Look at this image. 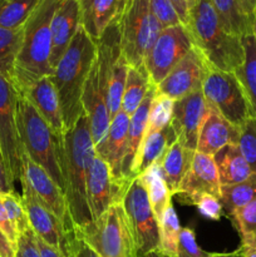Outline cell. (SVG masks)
I'll list each match as a JSON object with an SVG mask.
<instances>
[{
	"label": "cell",
	"instance_id": "6da1fadb",
	"mask_svg": "<svg viewBox=\"0 0 256 257\" xmlns=\"http://www.w3.org/2000/svg\"><path fill=\"white\" fill-rule=\"evenodd\" d=\"M58 151L64 180V196L75 227H83L92 221L87 201V175L97 156L85 113L75 124L59 136Z\"/></svg>",
	"mask_w": 256,
	"mask_h": 257
},
{
	"label": "cell",
	"instance_id": "7a4b0ae2",
	"mask_svg": "<svg viewBox=\"0 0 256 257\" xmlns=\"http://www.w3.org/2000/svg\"><path fill=\"white\" fill-rule=\"evenodd\" d=\"M97 55V44L80 25L68 49L53 70L52 82L59 97L63 123L69 130L83 114L82 94Z\"/></svg>",
	"mask_w": 256,
	"mask_h": 257
},
{
	"label": "cell",
	"instance_id": "3957f363",
	"mask_svg": "<svg viewBox=\"0 0 256 257\" xmlns=\"http://www.w3.org/2000/svg\"><path fill=\"white\" fill-rule=\"evenodd\" d=\"M60 0H42L23 27V40L14 65L12 83L18 93L37 80L50 77L53 15Z\"/></svg>",
	"mask_w": 256,
	"mask_h": 257
},
{
	"label": "cell",
	"instance_id": "277c9868",
	"mask_svg": "<svg viewBox=\"0 0 256 257\" xmlns=\"http://www.w3.org/2000/svg\"><path fill=\"white\" fill-rule=\"evenodd\" d=\"M186 28L212 69L235 72L243 63L241 38L222 27L211 0H195Z\"/></svg>",
	"mask_w": 256,
	"mask_h": 257
},
{
	"label": "cell",
	"instance_id": "5b68a950",
	"mask_svg": "<svg viewBox=\"0 0 256 257\" xmlns=\"http://www.w3.org/2000/svg\"><path fill=\"white\" fill-rule=\"evenodd\" d=\"M17 119L23 150L39 165L64 193L65 185L59 163V136L42 118L32 103L18 93Z\"/></svg>",
	"mask_w": 256,
	"mask_h": 257
},
{
	"label": "cell",
	"instance_id": "8992f818",
	"mask_svg": "<svg viewBox=\"0 0 256 257\" xmlns=\"http://www.w3.org/2000/svg\"><path fill=\"white\" fill-rule=\"evenodd\" d=\"M75 233L99 257H138L132 230L122 202L105 210Z\"/></svg>",
	"mask_w": 256,
	"mask_h": 257
},
{
	"label": "cell",
	"instance_id": "52a82bcc",
	"mask_svg": "<svg viewBox=\"0 0 256 257\" xmlns=\"http://www.w3.org/2000/svg\"><path fill=\"white\" fill-rule=\"evenodd\" d=\"M206 102L226 120L240 128L255 117L245 92L233 72L210 69L202 84Z\"/></svg>",
	"mask_w": 256,
	"mask_h": 257
},
{
	"label": "cell",
	"instance_id": "ba28073f",
	"mask_svg": "<svg viewBox=\"0 0 256 257\" xmlns=\"http://www.w3.org/2000/svg\"><path fill=\"white\" fill-rule=\"evenodd\" d=\"M122 205L132 230L138 257L157 251L160 247V225L140 176L130 181Z\"/></svg>",
	"mask_w": 256,
	"mask_h": 257
},
{
	"label": "cell",
	"instance_id": "9c48e42d",
	"mask_svg": "<svg viewBox=\"0 0 256 257\" xmlns=\"http://www.w3.org/2000/svg\"><path fill=\"white\" fill-rule=\"evenodd\" d=\"M18 92L8 78L0 75V150L10 182L22 177V153L17 119Z\"/></svg>",
	"mask_w": 256,
	"mask_h": 257
},
{
	"label": "cell",
	"instance_id": "30bf717a",
	"mask_svg": "<svg viewBox=\"0 0 256 257\" xmlns=\"http://www.w3.org/2000/svg\"><path fill=\"white\" fill-rule=\"evenodd\" d=\"M193 47L192 37L183 24L163 28L143 62L151 83L157 87Z\"/></svg>",
	"mask_w": 256,
	"mask_h": 257
},
{
	"label": "cell",
	"instance_id": "8fae6325",
	"mask_svg": "<svg viewBox=\"0 0 256 257\" xmlns=\"http://www.w3.org/2000/svg\"><path fill=\"white\" fill-rule=\"evenodd\" d=\"M148 0H131L120 18V52L130 67H141L148 52Z\"/></svg>",
	"mask_w": 256,
	"mask_h": 257
},
{
	"label": "cell",
	"instance_id": "7c38bea8",
	"mask_svg": "<svg viewBox=\"0 0 256 257\" xmlns=\"http://www.w3.org/2000/svg\"><path fill=\"white\" fill-rule=\"evenodd\" d=\"M20 182H24L29 186L35 197L59 218L68 233L74 232L75 226L70 217L64 193L53 181V178L39 165L33 162L24 151L22 153Z\"/></svg>",
	"mask_w": 256,
	"mask_h": 257
},
{
	"label": "cell",
	"instance_id": "4fadbf2b",
	"mask_svg": "<svg viewBox=\"0 0 256 257\" xmlns=\"http://www.w3.org/2000/svg\"><path fill=\"white\" fill-rule=\"evenodd\" d=\"M210 69L212 68L201 50L193 47L156 87V92L176 102L196 90L202 89L203 80Z\"/></svg>",
	"mask_w": 256,
	"mask_h": 257
},
{
	"label": "cell",
	"instance_id": "5bb4252c",
	"mask_svg": "<svg viewBox=\"0 0 256 257\" xmlns=\"http://www.w3.org/2000/svg\"><path fill=\"white\" fill-rule=\"evenodd\" d=\"M20 183L23 188V206L33 232L48 246L60 251L65 257H69L70 240L74 232L68 233L59 218L35 197L29 186L24 182Z\"/></svg>",
	"mask_w": 256,
	"mask_h": 257
},
{
	"label": "cell",
	"instance_id": "9a60e30c",
	"mask_svg": "<svg viewBox=\"0 0 256 257\" xmlns=\"http://www.w3.org/2000/svg\"><path fill=\"white\" fill-rule=\"evenodd\" d=\"M130 181H117L108 163L95 156L87 175V201L92 221L117 202H122Z\"/></svg>",
	"mask_w": 256,
	"mask_h": 257
},
{
	"label": "cell",
	"instance_id": "2e32d148",
	"mask_svg": "<svg viewBox=\"0 0 256 257\" xmlns=\"http://www.w3.org/2000/svg\"><path fill=\"white\" fill-rule=\"evenodd\" d=\"M210 112L211 107L203 97L202 89L176 100L171 124L177 136V141L183 147L196 152L198 135Z\"/></svg>",
	"mask_w": 256,
	"mask_h": 257
},
{
	"label": "cell",
	"instance_id": "e0dca14e",
	"mask_svg": "<svg viewBox=\"0 0 256 257\" xmlns=\"http://www.w3.org/2000/svg\"><path fill=\"white\" fill-rule=\"evenodd\" d=\"M83 12L79 0H60L53 15L50 67L54 70L82 25Z\"/></svg>",
	"mask_w": 256,
	"mask_h": 257
},
{
	"label": "cell",
	"instance_id": "ac0fdd59",
	"mask_svg": "<svg viewBox=\"0 0 256 257\" xmlns=\"http://www.w3.org/2000/svg\"><path fill=\"white\" fill-rule=\"evenodd\" d=\"M178 193L191 197L198 193H210L220 198L221 183L212 156L196 152L192 163L181 182Z\"/></svg>",
	"mask_w": 256,
	"mask_h": 257
},
{
	"label": "cell",
	"instance_id": "d6986e66",
	"mask_svg": "<svg viewBox=\"0 0 256 257\" xmlns=\"http://www.w3.org/2000/svg\"><path fill=\"white\" fill-rule=\"evenodd\" d=\"M19 94L32 103L33 107L50 125L55 135L62 136L64 133L65 128L63 123L62 108H60L59 97L52 82V78L44 77L37 80Z\"/></svg>",
	"mask_w": 256,
	"mask_h": 257
},
{
	"label": "cell",
	"instance_id": "ffe728a7",
	"mask_svg": "<svg viewBox=\"0 0 256 257\" xmlns=\"http://www.w3.org/2000/svg\"><path fill=\"white\" fill-rule=\"evenodd\" d=\"M128 127L130 115L120 109L110 120L105 140L95 150L97 155L108 163L113 177L117 181H124L122 178V163L127 148Z\"/></svg>",
	"mask_w": 256,
	"mask_h": 257
},
{
	"label": "cell",
	"instance_id": "44dd1931",
	"mask_svg": "<svg viewBox=\"0 0 256 257\" xmlns=\"http://www.w3.org/2000/svg\"><path fill=\"white\" fill-rule=\"evenodd\" d=\"M156 94V85L152 84L146 94L145 99L141 103L135 113L130 117V127L127 135V148L122 163V178L124 181L132 180V171L137 158L140 148L145 140L146 131L148 124V115H150L151 104Z\"/></svg>",
	"mask_w": 256,
	"mask_h": 257
},
{
	"label": "cell",
	"instance_id": "7402d4cb",
	"mask_svg": "<svg viewBox=\"0 0 256 257\" xmlns=\"http://www.w3.org/2000/svg\"><path fill=\"white\" fill-rule=\"evenodd\" d=\"M240 130L226 120L220 113L211 109L198 135L196 152L213 156L228 145H237Z\"/></svg>",
	"mask_w": 256,
	"mask_h": 257
},
{
	"label": "cell",
	"instance_id": "603a6c76",
	"mask_svg": "<svg viewBox=\"0 0 256 257\" xmlns=\"http://www.w3.org/2000/svg\"><path fill=\"white\" fill-rule=\"evenodd\" d=\"M177 141L172 124H168L160 132L146 136L140 148L132 171V180L145 173L148 168L162 160L166 151Z\"/></svg>",
	"mask_w": 256,
	"mask_h": 257
},
{
	"label": "cell",
	"instance_id": "cb8c5ba5",
	"mask_svg": "<svg viewBox=\"0 0 256 257\" xmlns=\"http://www.w3.org/2000/svg\"><path fill=\"white\" fill-rule=\"evenodd\" d=\"M212 157L217 168L221 186L240 183L247 180L253 173L237 145L226 146L216 152Z\"/></svg>",
	"mask_w": 256,
	"mask_h": 257
},
{
	"label": "cell",
	"instance_id": "d4e9b609",
	"mask_svg": "<svg viewBox=\"0 0 256 257\" xmlns=\"http://www.w3.org/2000/svg\"><path fill=\"white\" fill-rule=\"evenodd\" d=\"M124 9L125 0H92L88 10L83 14L82 25L97 42L105 28L122 17Z\"/></svg>",
	"mask_w": 256,
	"mask_h": 257
},
{
	"label": "cell",
	"instance_id": "484cf974",
	"mask_svg": "<svg viewBox=\"0 0 256 257\" xmlns=\"http://www.w3.org/2000/svg\"><path fill=\"white\" fill-rule=\"evenodd\" d=\"M195 153V151L183 147L178 141H176L166 151L162 160L160 161L163 177H165L171 195L178 193V188H180L183 177L190 170Z\"/></svg>",
	"mask_w": 256,
	"mask_h": 257
},
{
	"label": "cell",
	"instance_id": "4316f807",
	"mask_svg": "<svg viewBox=\"0 0 256 257\" xmlns=\"http://www.w3.org/2000/svg\"><path fill=\"white\" fill-rule=\"evenodd\" d=\"M140 177L142 180L143 185H145L146 190H147V195L148 198H150L151 206H152L153 213H155L156 220L160 225L166 208L171 205V197H172L170 190H168L167 183L165 181V177H163L160 162L151 166Z\"/></svg>",
	"mask_w": 256,
	"mask_h": 257
},
{
	"label": "cell",
	"instance_id": "83f0119b",
	"mask_svg": "<svg viewBox=\"0 0 256 257\" xmlns=\"http://www.w3.org/2000/svg\"><path fill=\"white\" fill-rule=\"evenodd\" d=\"M241 42L245 58L242 64L233 73L237 77L256 118V40L252 33H250L243 35Z\"/></svg>",
	"mask_w": 256,
	"mask_h": 257
},
{
	"label": "cell",
	"instance_id": "f1b7e54d",
	"mask_svg": "<svg viewBox=\"0 0 256 257\" xmlns=\"http://www.w3.org/2000/svg\"><path fill=\"white\" fill-rule=\"evenodd\" d=\"M152 85L145 65L128 68L127 80L124 85V93L122 99V110L131 115L137 110L145 99L148 89Z\"/></svg>",
	"mask_w": 256,
	"mask_h": 257
},
{
	"label": "cell",
	"instance_id": "f546056e",
	"mask_svg": "<svg viewBox=\"0 0 256 257\" xmlns=\"http://www.w3.org/2000/svg\"><path fill=\"white\" fill-rule=\"evenodd\" d=\"M211 3L228 33L240 38L252 33V19L243 14L237 0H211Z\"/></svg>",
	"mask_w": 256,
	"mask_h": 257
},
{
	"label": "cell",
	"instance_id": "4dcf8cb0",
	"mask_svg": "<svg viewBox=\"0 0 256 257\" xmlns=\"http://www.w3.org/2000/svg\"><path fill=\"white\" fill-rule=\"evenodd\" d=\"M256 198V173H252L247 180L231 186H221L220 201L222 208L228 216L241 210Z\"/></svg>",
	"mask_w": 256,
	"mask_h": 257
},
{
	"label": "cell",
	"instance_id": "1f68e13d",
	"mask_svg": "<svg viewBox=\"0 0 256 257\" xmlns=\"http://www.w3.org/2000/svg\"><path fill=\"white\" fill-rule=\"evenodd\" d=\"M42 0H0V27L20 29Z\"/></svg>",
	"mask_w": 256,
	"mask_h": 257
},
{
	"label": "cell",
	"instance_id": "d6a6232c",
	"mask_svg": "<svg viewBox=\"0 0 256 257\" xmlns=\"http://www.w3.org/2000/svg\"><path fill=\"white\" fill-rule=\"evenodd\" d=\"M23 40V28L7 29L0 27V75L12 82L14 65Z\"/></svg>",
	"mask_w": 256,
	"mask_h": 257
},
{
	"label": "cell",
	"instance_id": "836d02e7",
	"mask_svg": "<svg viewBox=\"0 0 256 257\" xmlns=\"http://www.w3.org/2000/svg\"><path fill=\"white\" fill-rule=\"evenodd\" d=\"M128 68H130V65H128L127 60L120 54L113 64L112 70H110L107 93V107L110 120L122 109V99L123 93H124L125 80H127Z\"/></svg>",
	"mask_w": 256,
	"mask_h": 257
},
{
	"label": "cell",
	"instance_id": "e575fe53",
	"mask_svg": "<svg viewBox=\"0 0 256 257\" xmlns=\"http://www.w3.org/2000/svg\"><path fill=\"white\" fill-rule=\"evenodd\" d=\"M181 225L178 216L172 203L166 208L160 223V247L158 252L162 255L177 257L178 237L181 232Z\"/></svg>",
	"mask_w": 256,
	"mask_h": 257
},
{
	"label": "cell",
	"instance_id": "d590c367",
	"mask_svg": "<svg viewBox=\"0 0 256 257\" xmlns=\"http://www.w3.org/2000/svg\"><path fill=\"white\" fill-rule=\"evenodd\" d=\"M231 218L241 236V246L256 248V198L236 211Z\"/></svg>",
	"mask_w": 256,
	"mask_h": 257
},
{
	"label": "cell",
	"instance_id": "8d00e7d4",
	"mask_svg": "<svg viewBox=\"0 0 256 257\" xmlns=\"http://www.w3.org/2000/svg\"><path fill=\"white\" fill-rule=\"evenodd\" d=\"M173 104H175V100H172L171 98L166 97L163 94H158L156 92L152 104H151L146 136L160 132V131H162L163 128L170 124L171 120H172Z\"/></svg>",
	"mask_w": 256,
	"mask_h": 257
},
{
	"label": "cell",
	"instance_id": "74e56055",
	"mask_svg": "<svg viewBox=\"0 0 256 257\" xmlns=\"http://www.w3.org/2000/svg\"><path fill=\"white\" fill-rule=\"evenodd\" d=\"M240 137L237 146L243 158L250 166L251 171L256 173V118L246 120L240 128Z\"/></svg>",
	"mask_w": 256,
	"mask_h": 257
},
{
	"label": "cell",
	"instance_id": "f35d334b",
	"mask_svg": "<svg viewBox=\"0 0 256 257\" xmlns=\"http://www.w3.org/2000/svg\"><path fill=\"white\" fill-rule=\"evenodd\" d=\"M2 198L3 203L5 206V210H7L10 221H12L17 232L20 235V233L32 228L30 227L29 220H28L27 212L24 210V206H23L22 196H19L14 191V192L2 193Z\"/></svg>",
	"mask_w": 256,
	"mask_h": 257
},
{
	"label": "cell",
	"instance_id": "ab89813d",
	"mask_svg": "<svg viewBox=\"0 0 256 257\" xmlns=\"http://www.w3.org/2000/svg\"><path fill=\"white\" fill-rule=\"evenodd\" d=\"M187 200L191 205H195L197 207L198 212L203 217L212 221H218L222 217V203H221L220 198L216 196L210 195V193H198V195L187 197Z\"/></svg>",
	"mask_w": 256,
	"mask_h": 257
},
{
	"label": "cell",
	"instance_id": "60d3db41",
	"mask_svg": "<svg viewBox=\"0 0 256 257\" xmlns=\"http://www.w3.org/2000/svg\"><path fill=\"white\" fill-rule=\"evenodd\" d=\"M177 257H210V252H206L198 246L193 228L183 227L178 237Z\"/></svg>",
	"mask_w": 256,
	"mask_h": 257
},
{
	"label": "cell",
	"instance_id": "b9f144b4",
	"mask_svg": "<svg viewBox=\"0 0 256 257\" xmlns=\"http://www.w3.org/2000/svg\"><path fill=\"white\" fill-rule=\"evenodd\" d=\"M152 14L160 20L163 28L182 24L171 0H148Z\"/></svg>",
	"mask_w": 256,
	"mask_h": 257
},
{
	"label": "cell",
	"instance_id": "7bdbcfd3",
	"mask_svg": "<svg viewBox=\"0 0 256 257\" xmlns=\"http://www.w3.org/2000/svg\"><path fill=\"white\" fill-rule=\"evenodd\" d=\"M15 257H42L37 246V236L32 228L19 235Z\"/></svg>",
	"mask_w": 256,
	"mask_h": 257
},
{
	"label": "cell",
	"instance_id": "ee69618b",
	"mask_svg": "<svg viewBox=\"0 0 256 257\" xmlns=\"http://www.w3.org/2000/svg\"><path fill=\"white\" fill-rule=\"evenodd\" d=\"M0 230L4 232V235L7 236L8 240L12 242V245L17 248L19 233L17 232L15 227L13 226L12 221H10L9 218V215H8L7 210H5V206L4 203H3L2 193H0Z\"/></svg>",
	"mask_w": 256,
	"mask_h": 257
},
{
	"label": "cell",
	"instance_id": "f6af8a7d",
	"mask_svg": "<svg viewBox=\"0 0 256 257\" xmlns=\"http://www.w3.org/2000/svg\"><path fill=\"white\" fill-rule=\"evenodd\" d=\"M69 257H99L84 241L75 233L73 235L69 245Z\"/></svg>",
	"mask_w": 256,
	"mask_h": 257
},
{
	"label": "cell",
	"instance_id": "bcb514c9",
	"mask_svg": "<svg viewBox=\"0 0 256 257\" xmlns=\"http://www.w3.org/2000/svg\"><path fill=\"white\" fill-rule=\"evenodd\" d=\"M171 3H172L178 18H180V22L186 27L188 22V12H190L187 0H171Z\"/></svg>",
	"mask_w": 256,
	"mask_h": 257
},
{
	"label": "cell",
	"instance_id": "7dc6e473",
	"mask_svg": "<svg viewBox=\"0 0 256 257\" xmlns=\"http://www.w3.org/2000/svg\"><path fill=\"white\" fill-rule=\"evenodd\" d=\"M15 255H17V248L0 230V257H15Z\"/></svg>",
	"mask_w": 256,
	"mask_h": 257
},
{
	"label": "cell",
	"instance_id": "c3c4849f",
	"mask_svg": "<svg viewBox=\"0 0 256 257\" xmlns=\"http://www.w3.org/2000/svg\"><path fill=\"white\" fill-rule=\"evenodd\" d=\"M7 192H14V185L10 182L4 165H3V162L0 161V193Z\"/></svg>",
	"mask_w": 256,
	"mask_h": 257
},
{
	"label": "cell",
	"instance_id": "681fc988",
	"mask_svg": "<svg viewBox=\"0 0 256 257\" xmlns=\"http://www.w3.org/2000/svg\"><path fill=\"white\" fill-rule=\"evenodd\" d=\"M37 246H38V250H39L40 252V256L42 257H65L62 252H60V251L50 247V246H48L47 243L43 242V241L38 237H37Z\"/></svg>",
	"mask_w": 256,
	"mask_h": 257
},
{
	"label": "cell",
	"instance_id": "f907efd6",
	"mask_svg": "<svg viewBox=\"0 0 256 257\" xmlns=\"http://www.w3.org/2000/svg\"><path fill=\"white\" fill-rule=\"evenodd\" d=\"M237 2L243 14L252 19L253 14L256 13V0H237Z\"/></svg>",
	"mask_w": 256,
	"mask_h": 257
},
{
	"label": "cell",
	"instance_id": "816d5d0a",
	"mask_svg": "<svg viewBox=\"0 0 256 257\" xmlns=\"http://www.w3.org/2000/svg\"><path fill=\"white\" fill-rule=\"evenodd\" d=\"M237 251L241 257H256V248L253 247H242L241 246Z\"/></svg>",
	"mask_w": 256,
	"mask_h": 257
},
{
	"label": "cell",
	"instance_id": "f5cc1de1",
	"mask_svg": "<svg viewBox=\"0 0 256 257\" xmlns=\"http://www.w3.org/2000/svg\"><path fill=\"white\" fill-rule=\"evenodd\" d=\"M210 257H240L238 255V251L233 253H213L210 252Z\"/></svg>",
	"mask_w": 256,
	"mask_h": 257
},
{
	"label": "cell",
	"instance_id": "db71d44e",
	"mask_svg": "<svg viewBox=\"0 0 256 257\" xmlns=\"http://www.w3.org/2000/svg\"><path fill=\"white\" fill-rule=\"evenodd\" d=\"M79 2H80V7H82V12L83 14H84V13L88 10V8H89L92 0H79Z\"/></svg>",
	"mask_w": 256,
	"mask_h": 257
},
{
	"label": "cell",
	"instance_id": "11a10c76",
	"mask_svg": "<svg viewBox=\"0 0 256 257\" xmlns=\"http://www.w3.org/2000/svg\"><path fill=\"white\" fill-rule=\"evenodd\" d=\"M252 34H253V37H255V40H256V13L253 14V18H252Z\"/></svg>",
	"mask_w": 256,
	"mask_h": 257
},
{
	"label": "cell",
	"instance_id": "9f6ffc18",
	"mask_svg": "<svg viewBox=\"0 0 256 257\" xmlns=\"http://www.w3.org/2000/svg\"><path fill=\"white\" fill-rule=\"evenodd\" d=\"M145 257H171V256H166V255H162V253H160L158 251H155V252L150 253V255L145 256Z\"/></svg>",
	"mask_w": 256,
	"mask_h": 257
},
{
	"label": "cell",
	"instance_id": "6f0895ef",
	"mask_svg": "<svg viewBox=\"0 0 256 257\" xmlns=\"http://www.w3.org/2000/svg\"><path fill=\"white\" fill-rule=\"evenodd\" d=\"M187 4H188V8H192V5L195 4V0H187Z\"/></svg>",
	"mask_w": 256,
	"mask_h": 257
},
{
	"label": "cell",
	"instance_id": "680465c9",
	"mask_svg": "<svg viewBox=\"0 0 256 257\" xmlns=\"http://www.w3.org/2000/svg\"><path fill=\"white\" fill-rule=\"evenodd\" d=\"M0 161L3 162V155H2V150H0ZM3 165H4V162H3Z\"/></svg>",
	"mask_w": 256,
	"mask_h": 257
},
{
	"label": "cell",
	"instance_id": "91938a15",
	"mask_svg": "<svg viewBox=\"0 0 256 257\" xmlns=\"http://www.w3.org/2000/svg\"><path fill=\"white\" fill-rule=\"evenodd\" d=\"M130 2H131V0H125V5H127V4H130Z\"/></svg>",
	"mask_w": 256,
	"mask_h": 257
}]
</instances>
